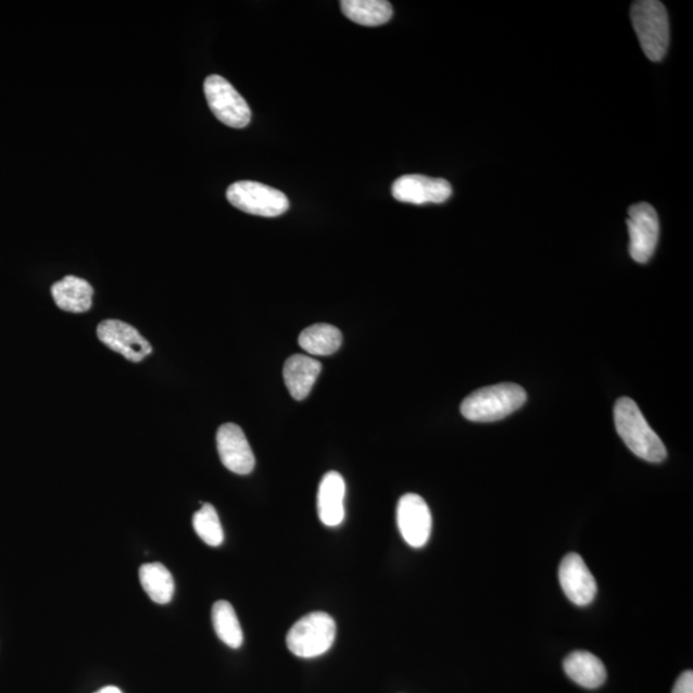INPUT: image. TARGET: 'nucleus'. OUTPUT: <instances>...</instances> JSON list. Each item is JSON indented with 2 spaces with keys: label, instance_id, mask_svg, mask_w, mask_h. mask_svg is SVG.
Masks as SVG:
<instances>
[{
  "label": "nucleus",
  "instance_id": "nucleus-8",
  "mask_svg": "<svg viewBox=\"0 0 693 693\" xmlns=\"http://www.w3.org/2000/svg\"><path fill=\"white\" fill-rule=\"evenodd\" d=\"M398 526L402 539L408 546L421 549L430 539L431 520L430 508L419 494L407 493L402 496L398 505Z\"/></svg>",
  "mask_w": 693,
  "mask_h": 693
},
{
  "label": "nucleus",
  "instance_id": "nucleus-13",
  "mask_svg": "<svg viewBox=\"0 0 693 693\" xmlns=\"http://www.w3.org/2000/svg\"><path fill=\"white\" fill-rule=\"evenodd\" d=\"M345 483L341 474H325L317 492V513L324 526L338 527L344 520Z\"/></svg>",
  "mask_w": 693,
  "mask_h": 693
},
{
  "label": "nucleus",
  "instance_id": "nucleus-17",
  "mask_svg": "<svg viewBox=\"0 0 693 693\" xmlns=\"http://www.w3.org/2000/svg\"><path fill=\"white\" fill-rule=\"evenodd\" d=\"M341 330L330 324H315L302 331L299 343L303 351L314 356H330L341 349Z\"/></svg>",
  "mask_w": 693,
  "mask_h": 693
},
{
  "label": "nucleus",
  "instance_id": "nucleus-20",
  "mask_svg": "<svg viewBox=\"0 0 693 693\" xmlns=\"http://www.w3.org/2000/svg\"><path fill=\"white\" fill-rule=\"evenodd\" d=\"M212 623L217 638L231 648L243 645V631L235 607L228 601H217L212 607Z\"/></svg>",
  "mask_w": 693,
  "mask_h": 693
},
{
  "label": "nucleus",
  "instance_id": "nucleus-19",
  "mask_svg": "<svg viewBox=\"0 0 693 693\" xmlns=\"http://www.w3.org/2000/svg\"><path fill=\"white\" fill-rule=\"evenodd\" d=\"M139 579L147 595L155 604L165 605L173 600L175 582L172 572L160 563L144 564L139 569Z\"/></svg>",
  "mask_w": 693,
  "mask_h": 693
},
{
  "label": "nucleus",
  "instance_id": "nucleus-12",
  "mask_svg": "<svg viewBox=\"0 0 693 693\" xmlns=\"http://www.w3.org/2000/svg\"><path fill=\"white\" fill-rule=\"evenodd\" d=\"M394 200L402 203H443L450 200L452 187L448 180L433 179L424 175H405L394 181Z\"/></svg>",
  "mask_w": 693,
  "mask_h": 693
},
{
  "label": "nucleus",
  "instance_id": "nucleus-14",
  "mask_svg": "<svg viewBox=\"0 0 693 693\" xmlns=\"http://www.w3.org/2000/svg\"><path fill=\"white\" fill-rule=\"evenodd\" d=\"M322 373V364L314 357L293 355L286 361L282 377L289 393L297 401L308 398Z\"/></svg>",
  "mask_w": 693,
  "mask_h": 693
},
{
  "label": "nucleus",
  "instance_id": "nucleus-4",
  "mask_svg": "<svg viewBox=\"0 0 693 693\" xmlns=\"http://www.w3.org/2000/svg\"><path fill=\"white\" fill-rule=\"evenodd\" d=\"M337 625L329 614L316 612L305 615L287 634V646L293 655L313 659L328 653L336 641Z\"/></svg>",
  "mask_w": 693,
  "mask_h": 693
},
{
  "label": "nucleus",
  "instance_id": "nucleus-18",
  "mask_svg": "<svg viewBox=\"0 0 693 693\" xmlns=\"http://www.w3.org/2000/svg\"><path fill=\"white\" fill-rule=\"evenodd\" d=\"M342 11L346 18L363 26H380L393 16L392 4L385 0H343Z\"/></svg>",
  "mask_w": 693,
  "mask_h": 693
},
{
  "label": "nucleus",
  "instance_id": "nucleus-21",
  "mask_svg": "<svg viewBox=\"0 0 693 693\" xmlns=\"http://www.w3.org/2000/svg\"><path fill=\"white\" fill-rule=\"evenodd\" d=\"M193 528L200 539L209 546L217 547L224 542V530L216 508L204 504L193 516Z\"/></svg>",
  "mask_w": 693,
  "mask_h": 693
},
{
  "label": "nucleus",
  "instance_id": "nucleus-1",
  "mask_svg": "<svg viewBox=\"0 0 693 693\" xmlns=\"http://www.w3.org/2000/svg\"><path fill=\"white\" fill-rule=\"evenodd\" d=\"M614 421L621 440L635 456L654 464L666 459V445L648 426L645 416L633 400L621 398L615 403Z\"/></svg>",
  "mask_w": 693,
  "mask_h": 693
},
{
  "label": "nucleus",
  "instance_id": "nucleus-3",
  "mask_svg": "<svg viewBox=\"0 0 693 693\" xmlns=\"http://www.w3.org/2000/svg\"><path fill=\"white\" fill-rule=\"evenodd\" d=\"M631 18L643 53L650 61L660 62L669 48L670 32L666 5L657 0L634 2Z\"/></svg>",
  "mask_w": 693,
  "mask_h": 693
},
{
  "label": "nucleus",
  "instance_id": "nucleus-5",
  "mask_svg": "<svg viewBox=\"0 0 693 693\" xmlns=\"http://www.w3.org/2000/svg\"><path fill=\"white\" fill-rule=\"evenodd\" d=\"M226 198L245 214L277 217L289 209V201L280 190L256 181H238L229 187Z\"/></svg>",
  "mask_w": 693,
  "mask_h": 693
},
{
  "label": "nucleus",
  "instance_id": "nucleus-15",
  "mask_svg": "<svg viewBox=\"0 0 693 693\" xmlns=\"http://www.w3.org/2000/svg\"><path fill=\"white\" fill-rule=\"evenodd\" d=\"M51 292L55 305L66 313H87L93 303V287L87 280L73 275L54 282Z\"/></svg>",
  "mask_w": 693,
  "mask_h": 693
},
{
  "label": "nucleus",
  "instance_id": "nucleus-22",
  "mask_svg": "<svg viewBox=\"0 0 693 693\" xmlns=\"http://www.w3.org/2000/svg\"><path fill=\"white\" fill-rule=\"evenodd\" d=\"M671 693H693V673L692 670L684 671V673L678 678L673 692Z\"/></svg>",
  "mask_w": 693,
  "mask_h": 693
},
{
  "label": "nucleus",
  "instance_id": "nucleus-11",
  "mask_svg": "<svg viewBox=\"0 0 693 693\" xmlns=\"http://www.w3.org/2000/svg\"><path fill=\"white\" fill-rule=\"evenodd\" d=\"M558 579L565 595L572 604L590 605L597 595L596 579L593 578L582 556L578 554L571 553L563 558L558 568Z\"/></svg>",
  "mask_w": 693,
  "mask_h": 693
},
{
  "label": "nucleus",
  "instance_id": "nucleus-2",
  "mask_svg": "<svg viewBox=\"0 0 693 693\" xmlns=\"http://www.w3.org/2000/svg\"><path fill=\"white\" fill-rule=\"evenodd\" d=\"M527 402V392L518 385L502 383L478 389L462 403V414L476 423L505 419Z\"/></svg>",
  "mask_w": 693,
  "mask_h": 693
},
{
  "label": "nucleus",
  "instance_id": "nucleus-23",
  "mask_svg": "<svg viewBox=\"0 0 693 693\" xmlns=\"http://www.w3.org/2000/svg\"><path fill=\"white\" fill-rule=\"evenodd\" d=\"M96 693H123V692L122 690H118L117 688H113V685H110V688H104L103 690Z\"/></svg>",
  "mask_w": 693,
  "mask_h": 693
},
{
  "label": "nucleus",
  "instance_id": "nucleus-16",
  "mask_svg": "<svg viewBox=\"0 0 693 693\" xmlns=\"http://www.w3.org/2000/svg\"><path fill=\"white\" fill-rule=\"evenodd\" d=\"M564 670L571 681L590 690L601 688L607 677L604 663L589 652L571 653L564 660Z\"/></svg>",
  "mask_w": 693,
  "mask_h": 693
},
{
  "label": "nucleus",
  "instance_id": "nucleus-6",
  "mask_svg": "<svg viewBox=\"0 0 693 693\" xmlns=\"http://www.w3.org/2000/svg\"><path fill=\"white\" fill-rule=\"evenodd\" d=\"M204 96L218 122L235 129H243L251 123L252 113L249 103L223 76L207 77L204 81Z\"/></svg>",
  "mask_w": 693,
  "mask_h": 693
},
{
  "label": "nucleus",
  "instance_id": "nucleus-9",
  "mask_svg": "<svg viewBox=\"0 0 693 693\" xmlns=\"http://www.w3.org/2000/svg\"><path fill=\"white\" fill-rule=\"evenodd\" d=\"M99 341L131 363H140L152 353V345L139 331L119 320H105L98 325Z\"/></svg>",
  "mask_w": 693,
  "mask_h": 693
},
{
  "label": "nucleus",
  "instance_id": "nucleus-10",
  "mask_svg": "<svg viewBox=\"0 0 693 693\" xmlns=\"http://www.w3.org/2000/svg\"><path fill=\"white\" fill-rule=\"evenodd\" d=\"M216 442L218 455L226 469L239 476L252 472L256 458L242 428L237 424H224L217 430Z\"/></svg>",
  "mask_w": 693,
  "mask_h": 693
},
{
  "label": "nucleus",
  "instance_id": "nucleus-7",
  "mask_svg": "<svg viewBox=\"0 0 693 693\" xmlns=\"http://www.w3.org/2000/svg\"><path fill=\"white\" fill-rule=\"evenodd\" d=\"M628 215L627 225L631 238L629 253L635 263L646 264L653 257L659 240V216L652 204L646 202L634 204L629 209Z\"/></svg>",
  "mask_w": 693,
  "mask_h": 693
}]
</instances>
